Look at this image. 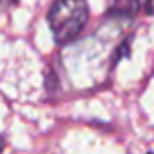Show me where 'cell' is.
<instances>
[{
    "label": "cell",
    "mask_w": 154,
    "mask_h": 154,
    "mask_svg": "<svg viewBox=\"0 0 154 154\" xmlns=\"http://www.w3.org/2000/svg\"><path fill=\"white\" fill-rule=\"evenodd\" d=\"M2 148H4V139L0 137V150H2Z\"/></svg>",
    "instance_id": "277c9868"
},
{
    "label": "cell",
    "mask_w": 154,
    "mask_h": 154,
    "mask_svg": "<svg viewBox=\"0 0 154 154\" xmlns=\"http://www.w3.org/2000/svg\"><path fill=\"white\" fill-rule=\"evenodd\" d=\"M88 16L86 0H57L47 16L55 41L59 45H66L78 37L88 22Z\"/></svg>",
    "instance_id": "6da1fadb"
},
{
    "label": "cell",
    "mask_w": 154,
    "mask_h": 154,
    "mask_svg": "<svg viewBox=\"0 0 154 154\" xmlns=\"http://www.w3.org/2000/svg\"><path fill=\"white\" fill-rule=\"evenodd\" d=\"M12 2H16V0H12Z\"/></svg>",
    "instance_id": "5b68a950"
},
{
    "label": "cell",
    "mask_w": 154,
    "mask_h": 154,
    "mask_svg": "<svg viewBox=\"0 0 154 154\" xmlns=\"http://www.w3.org/2000/svg\"><path fill=\"white\" fill-rule=\"evenodd\" d=\"M144 8H146V14L154 16V0H146V4H144Z\"/></svg>",
    "instance_id": "3957f363"
},
{
    "label": "cell",
    "mask_w": 154,
    "mask_h": 154,
    "mask_svg": "<svg viewBox=\"0 0 154 154\" xmlns=\"http://www.w3.org/2000/svg\"><path fill=\"white\" fill-rule=\"evenodd\" d=\"M139 8H140L139 0H109L105 16L117 20H131L137 16Z\"/></svg>",
    "instance_id": "7a4b0ae2"
}]
</instances>
